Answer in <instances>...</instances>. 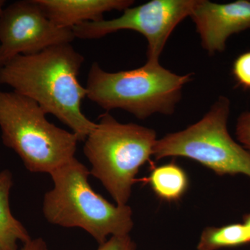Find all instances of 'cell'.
<instances>
[{"label":"cell","instance_id":"1","mask_svg":"<svg viewBox=\"0 0 250 250\" xmlns=\"http://www.w3.org/2000/svg\"><path fill=\"white\" fill-rule=\"evenodd\" d=\"M84 57L70 43L61 44L33 55H19L0 67V84L36 102L47 114L67 125L84 141L97 123L82 111L87 98L79 82Z\"/></svg>","mask_w":250,"mask_h":250},{"label":"cell","instance_id":"2","mask_svg":"<svg viewBox=\"0 0 250 250\" xmlns=\"http://www.w3.org/2000/svg\"><path fill=\"white\" fill-rule=\"evenodd\" d=\"M90 174L75 158L52 171L54 187L44 195V217L52 225L82 229L100 245L108 236L129 235L134 228L131 208L112 205L97 193L88 182Z\"/></svg>","mask_w":250,"mask_h":250},{"label":"cell","instance_id":"3","mask_svg":"<svg viewBox=\"0 0 250 250\" xmlns=\"http://www.w3.org/2000/svg\"><path fill=\"white\" fill-rule=\"evenodd\" d=\"M191 75H179L148 62L143 66L117 72L104 70L97 62L90 67L87 98L106 111L122 109L139 119L154 113L172 115Z\"/></svg>","mask_w":250,"mask_h":250},{"label":"cell","instance_id":"4","mask_svg":"<svg viewBox=\"0 0 250 250\" xmlns=\"http://www.w3.org/2000/svg\"><path fill=\"white\" fill-rule=\"evenodd\" d=\"M154 130L134 123L123 124L108 112L85 140L83 152L117 205H127L141 167L150 161L156 141Z\"/></svg>","mask_w":250,"mask_h":250},{"label":"cell","instance_id":"5","mask_svg":"<svg viewBox=\"0 0 250 250\" xmlns=\"http://www.w3.org/2000/svg\"><path fill=\"white\" fill-rule=\"evenodd\" d=\"M34 100L0 90V129L4 146L12 149L31 172L50 174L75 157L79 139L52 123Z\"/></svg>","mask_w":250,"mask_h":250},{"label":"cell","instance_id":"6","mask_svg":"<svg viewBox=\"0 0 250 250\" xmlns=\"http://www.w3.org/2000/svg\"><path fill=\"white\" fill-rule=\"evenodd\" d=\"M230 101L220 97L200 121L187 129L158 139L156 159L182 156L200 163L219 176L241 174L250 178V152L228 129Z\"/></svg>","mask_w":250,"mask_h":250},{"label":"cell","instance_id":"7","mask_svg":"<svg viewBox=\"0 0 250 250\" xmlns=\"http://www.w3.org/2000/svg\"><path fill=\"white\" fill-rule=\"evenodd\" d=\"M196 0H152L123 11L119 18L82 23L72 28L75 38L98 39L121 30L139 32L147 41L148 62H159L175 27L190 16Z\"/></svg>","mask_w":250,"mask_h":250},{"label":"cell","instance_id":"8","mask_svg":"<svg viewBox=\"0 0 250 250\" xmlns=\"http://www.w3.org/2000/svg\"><path fill=\"white\" fill-rule=\"evenodd\" d=\"M75 39L72 29L59 27L36 0L15 1L0 15V67L19 55H33Z\"/></svg>","mask_w":250,"mask_h":250},{"label":"cell","instance_id":"9","mask_svg":"<svg viewBox=\"0 0 250 250\" xmlns=\"http://www.w3.org/2000/svg\"><path fill=\"white\" fill-rule=\"evenodd\" d=\"M202 45L210 54L223 52L233 34L250 29V1L218 4L196 0L191 14Z\"/></svg>","mask_w":250,"mask_h":250},{"label":"cell","instance_id":"10","mask_svg":"<svg viewBox=\"0 0 250 250\" xmlns=\"http://www.w3.org/2000/svg\"><path fill=\"white\" fill-rule=\"evenodd\" d=\"M47 18L59 27L72 29L87 22L104 20L108 11H125L133 0H36Z\"/></svg>","mask_w":250,"mask_h":250},{"label":"cell","instance_id":"11","mask_svg":"<svg viewBox=\"0 0 250 250\" xmlns=\"http://www.w3.org/2000/svg\"><path fill=\"white\" fill-rule=\"evenodd\" d=\"M13 187L11 171L0 172V250H19V243L29 241L27 230L15 218L10 207L9 196Z\"/></svg>","mask_w":250,"mask_h":250},{"label":"cell","instance_id":"12","mask_svg":"<svg viewBox=\"0 0 250 250\" xmlns=\"http://www.w3.org/2000/svg\"><path fill=\"white\" fill-rule=\"evenodd\" d=\"M156 196L166 201H177L188 188V177L185 170L174 162L154 167L145 179Z\"/></svg>","mask_w":250,"mask_h":250},{"label":"cell","instance_id":"13","mask_svg":"<svg viewBox=\"0 0 250 250\" xmlns=\"http://www.w3.org/2000/svg\"><path fill=\"white\" fill-rule=\"evenodd\" d=\"M250 235L243 223L207 227L202 231L197 250H219L250 244Z\"/></svg>","mask_w":250,"mask_h":250},{"label":"cell","instance_id":"14","mask_svg":"<svg viewBox=\"0 0 250 250\" xmlns=\"http://www.w3.org/2000/svg\"><path fill=\"white\" fill-rule=\"evenodd\" d=\"M232 75L238 86L250 90V51L243 52L235 59Z\"/></svg>","mask_w":250,"mask_h":250},{"label":"cell","instance_id":"15","mask_svg":"<svg viewBox=\"0 0 250 250\" xmlns=\"http://www.w3.org/2000/svg\"><path fill=\"white\" fill-rule=\"evenodd\" d=\"M236 135L238 141L250 152V111L242 113L238 118Z\"/></svg>","mask_w":250,"mask_h":250},{"label":"cell","instance_id":"16","mask_svg":"<svg viewBox=\"0 0 250 250\" xmlns=\"http://www.w3.org/2000/svg\"><path fill=\"white\" fill-rule=\"evenodd\" d=\"M136 245L129 235L111 236L100 245L98 250H136Z\"/></svg>","mask_w":250,"mask_h":250},{"label":"cell","instance_id":"17","mask_svg":"<svg viewBox=\"0 0 250 250\" xmlns=\"http://www.w3.org/2000/svg\"><path fill=\"white\" fill-rule=\"evenodd\" d=\"M20 250H49L47 243L42 238H31L22 244Z\"/></svg>","mask_w":250,"mask_h":250},{"label":"cell","instance_id":"18","mask_svg":"<svg viewBox=\"0 0 250 250\" xmlns=\"http://www.w3.org/2000/svg\"><path fill=\"white\" fill-rule=\"evenodd\" d=\"M243 223L246 227L247 229H248V232H249L250 235V212L248 214H246L243 216Z\"/></svg>","mask_w":250,"mask_h":250},{"label":"cell","instance_id":"19","mask_svg":"<svg viewBox=\"0 0 250 250\" xmlns=\"http://www.w3.org/2000/svg\"><path fill=\"white\" fill-rule=\"evenodd\" d=\"M5 2L4 0H0V15H1V11L4 8Z\"/></svg>","mask_w":250,"mask_h":250}]
</instances>
